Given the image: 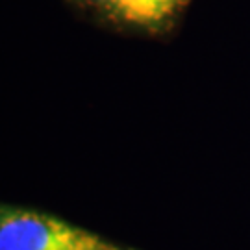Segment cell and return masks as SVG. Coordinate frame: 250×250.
Instances as JSON below:
<instances>
[{
  "label": "cell",
  "instance_id": "obj_1",
  "mask_svg": "<svg viewBox=\"0 0 250 250\" xmlns=\"http://www.w3.org/2000/svg\"><path fill=\"white\" fill-rule=\"evenodd\" d=\"M0 250H135L28 206L0 202Z\"/></svg>",
  "mask_w": 250,
  "mask_h": 250
},
{
  "label": "cell",
  "instance_id": "obj_2",
  "mask_svg": "<svg viewBox=\"0 0 250 250\" xmlns=\"http://www.w3.org/2000/svg\"><path fill=\"white\" fill-rule=\"evenodd\" d=\"M189 4L191 0H115L107 21L134 32L160 36L172 30Z\"/></svg>",
  "mask_w": 250,
  "mask_h": 250
},
{
  "label": "cell",
  "instance_id": "obj_3",
  "mask_svg": "<svg viewBox=\"0 0 250 250\" xmlns=\"http://www.w3.org/2000/svg\"><path fill=\"white\" fill-rule=\"evenodd\" d=\"M76 4H80L82 8H87L95 11L102 19H109V13L115 6V0H74Z\"/></svg>",
  "mask_w": 250,
  "mask_h": 250
}]
</instances>
